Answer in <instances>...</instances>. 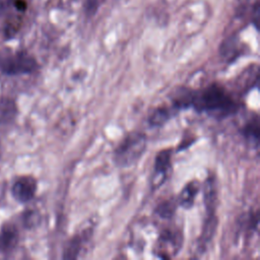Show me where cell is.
Listing matches in <instances>:
<instances>
[{"instance_id": "cell-5", "label": "cell", "mask_w": 260, "mask_h": 260, "mask_svg": "<svg viewBox=\"0 0 260 260\" xmlns=\"http://www.w3.org/2000/svg\"><path fill=\"white\" fill-rule=\"evenodd\" d=\"M172 161V149L166 148L160 150L154 159V177H153V186H159L167 177L171 169Z\"/></svg>"}, {"instance_id": "cell-6", "label": "cell", "mask_w": 260, "mask_h": 260, "mask_svg": "<svg viewBox=\"0 0 260 260\" xmlns=\"http://www.w3.org/2000/svg\"><path fill=\"white\" fill-rule=\"evenodd\" d=\"M18 242V232L11 222H5L0 230V251L8 253L12 251Z\"/></svg>"}, {"instance_id": "cell-13", "label": "cell", "mask_w": 260, "mask_h": 260, "mask_svg": "<svg viewBox=\"0 0 260 260\" xmlns=\"http://www.w3.org/2000/svg\"><path fill=\"white\" fill-rule=\"evenodd\" d=\"M14 7L17 9L19 12H24L26 10V3L24 0H14Z\"/></svg>"}, {"instance_id": "cell-11", "label": "cell", "mask_w": 260, "mask_h": 260, "mask_svg": "<svg viewBox=\"0 0 260 260\" xmlns=\"http://www.w3.org/2000/svg\"><path fill=\"white\" fill-rule=\"evenodd\" d=\"M243 134L246 138L255 140L256 144H258L259 141V124L258 119L256 118L254 121H250L244 128H243Z\"/></svg>"}, {"instance_id": "cell-2", "label": "cell", "mask_w": 260, "mask_h": 260, "mask_svg": "<svg viewBox=\"0 0 260 260\" xmlns=\"http://www.w3.org/2000/svg\"><path fill=\"white\" fill-rule=\"evenodd\" d=\"M146 149V137L141 132L128 134L114 151V160L121 168H129L138 162Z\"/></svg>"}, {"instance_id": "cell-7", "label": "cell", "mask_w": 260, "mask_h": 260, "mask_svg": "<svg viewBox=\"0 0 260 260\" xmlns=\"http://www.w3.org/2000/svg\"><path fill=\"white\" fill-rule=\"evenodd\" d=\"M199 191V184L197 181L188 183L179 195V204L184 208H189L193 205L194 199Z\"/></svg>"}, {"instance_id": "cell-1", "label": "cell", "mask_w": 260, "mask_h": 260, "mask_svg": "<svg viewBox=\"0 0 260 260\" xmlns=\"http://www.w3.org/2000/svg\"><path fill=\"white\" fill-rule=\"evenodd\" d=\"M191 106L198 111L224 115L236 110L235 101L221 85L216 83L208 85L202 91L192 92Z\"/></svg>"}, {"instance_id": "cell-4", "label": "cell", "mask_w": 260, "mask_h": 260, "mask_svg": "<svg viewBox=\"0 0 260 260\" xmlns=\"http://www.w3.org/2000/svg\"><path fill=\"white\" fill-rule=\"evenodd\" d=\"M36 191L37 181L30 176L20 177L14 182L11 188L13 198L20 203H25L31 200L36 194Z\"/></svg>"}, {"instance_id": "cell-10", "label": "cell", "mask_w": 260, "mask_h": 260, "mask_svg": "<svg viewBox=\"0 0 260 260\" xmlns=\"http://www.w3.org/2000/svg\"><path fill=\"white\" fill-rule=\"evenodd\" d=\"M170 119V111L167 108H157L149 117V124L151 126H161Z\"/></svg>"}, {"instance_id": "cell-8", "label": "cell", "mask_w": 260, "mask_h": 260, "mask_svg": "<svg viewBox=\"0 0 260 260\" xmlns=\"http://www.w3.org/2000/svg\"><path fill=\"white\" fill-rule=\"evenodd\" d=\"M16 115V106L15 103L10 99H1L0 100V122L8 123Z\"/></svg>"}, {"instance_id": "cell-3", "label": "cell", "mask_w": 260, "mask_h": 260, "mask_svg": "<svg viewBox=\"0 0 260 260\" xmlns=\"http://www.w3.org/2000/svg\"><path fill=\"white\" fill-rule=\"evenodd\" d=\"M37 68L36 59L26 52H16L0 58V70L3 74H26L34 72Z\"/></svg>"}, {"instance_id": "cell-12", "label": "cell", "mask_w": 260, "mask_h": 260, "mask_svg": "<svg viewBox=\"0 0 260 260\" xmlns=\"http://www.w3.org/2000/svg\"><path fill=\"white\" fill-rule=\"evenodd\" d=\"M174 206H173V203H170V202H165L162 203L158 209H157V213L162 216V217H170L173 213H174Z\"/></svg>"}, {"instance_id": "cell-9", "label": "cell", "mask_w": 260, "mask_h": 260, "mask_svg": "<svg viewBox=\"0 0 260 260\" xmlns=\"http://www.w3.org/2000/svg\"><path fill=\"white\" fill-rule=\"evenodd\" d=\"M83 236H75L73 237L69 243L67 244V247L64 251V258L66 259H74L78 256V253L80 251V248H82L83 243Z\"/></svg>"}]
</instances>
